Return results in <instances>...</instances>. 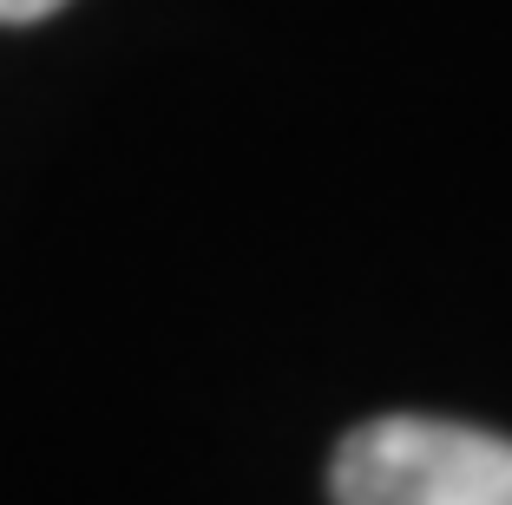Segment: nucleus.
Returning a JSON list of instances; mask_svg holds the SVG:
<instances>
[{
	"label": "nucleus",
	"instance_id": "obj_1",
	"mask_svg": "<svg viewBox=\"0 0 512 505\" xmlns=\"http://www.w3.org/2000/svg\"><path fill=\"white\" fill-rule=\"evenodd\" d=\"M335 505H512V440L460 420L381 414L335 446Z\"/></svg>",
	"mask_w": 512,
	"mask_h": 505
},
{
	"label": "nucleus",
	"instance_id": "obj_2",
	"mask_svg": "<svg viewBox=\"0 0 512 505\" xmlns=\"http://www.w3.org/2000/svg\"><path fill=\"white\" fill-rule=\"evenodd\" d=\"M66 0H0V27H20V20H46L60 14Z\"/></svg>",
	"mask_w": 512,
	"mask_h": 505
}]
</instances>
